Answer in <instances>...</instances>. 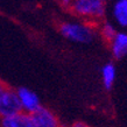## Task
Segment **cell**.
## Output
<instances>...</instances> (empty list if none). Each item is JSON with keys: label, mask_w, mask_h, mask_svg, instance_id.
I'll return each instance as SVG.
<instances>
[{"label": "cell", "mask_w": 127, "mask_h": 127, "mask_svg": "<svg viewBox=\"0 0 127 127\" xmlns=\"http://www.w3.org/2000/svg\"><path fill=\"white\" fill-rule=\"evenodd\" d=\"M58 32L66 40L82 44L91 43L98 35L97 26L82 20L62 21L58 25Z\"/></svg>", "instance_id": "obj_1"}, {"label": "cell", "mask_w": 127, "mask_h": 127, "mask_svg": "<svg viewBox=\"0 0 127 127\" xmlns=\"http://www.w3.org/2000/svg\"><path fill=\"white\" fill-rule=\"evenodd\" d=\"M106 4L101 0H73L69 12L78 20L98 26L105 20Z\"/></svg>", "instance_id": "obj_2"}, {"label": "cell", "mask_w": 127, "mask_h": 127, "mask_svg": "<svg viewBox=\"0 0 127 127\" xmlns=\"http://www.w3.org/2000/svg\"><path fill=\"white\" fill-rule=\"evenodd\" d=\"M22 112L18 98L16 89L6 86L0 91V119Z\"/></svg>", "instance_id": "obj_3"}, {"label": "cell", "mask_w": 127, "mask_h": 127, "mask_svg": "<svg viewBox=\"0 0 127 127\" xmlns=\"http://www.w3.org/2000/svg\"><path fill=\"white\" fill-rule=\"evenodd\" d=\"M16 93H18V98H19L22 112L27 113L29 116L35 113L42 106L40 97L31 89L22 86V88L16 89Z\"/></svg>", "instance_id": "obj_4"}, {"label": "cell", "mask_w": 127, "mask_h": 127, "mask_svg": "<svg viewBox=\"0 0 127 127\" xmlns=\"http://www.w3.org/2000/svg\"><path fill=\"white\" fill-rule=\"evenodd\" d=\"M33 127H63L61 120L49 107L41 106L37 111L31 114Z\"/></svg>", "instance_id": "obj_5"}, {"label": "cell", "mask_w": 127, "mask_h": 127, "mask_svg": "<svg viewBox=\"0 0 127 127\" xmlns=\"http://www.w3.org/2000/svg\"><path fill=\"white\" fill-rule=\"evenodd\" d=\"M111 16L119 28H127V0H112Z\"/></svg>", "instance_id": "obj_6"}, {"label": "cell", "mask_w": 127, "mask_h": 127, "mask_svg": "<svg viewBox=\"0 0 127 127\" xmlns=\"http://www.w3.org/2000/svg\"><path fill=\"white\" fill-rule=\"evenodd\" d=\"M108 48L114 60H121L127 55V33L118 31L116 36L108 43Z\"/></svg>", "instance_id": "obj_7"}, {"label": "cell", "mask_w": 127, "mask_h": 127, "mask_svg": "<svg viewBox=\"0 0 127 127\" xmlns=\"http://www.w3.org/2000/svg\"><path fill=\"white\" fill-rule=\"evenodd\" d=\"M0 127H33L32 118L25 112L0 119Z\"/></svg>", "instance_id": "obj_8"}, {"label": "cell", "mask_w": 127, "mask_h": 127, "mask_svg": "<svg viewBox=\"0 0 127 127\" xmlns=\"http://www.w3.org/2000/svg\"><path fill=\"white\" fill-rule=\"evenodd\" d=\"M100 76H101V83L104 85V88L106 90H111L117 77L116 65L113 63H111V62L104 64L101 66V69H100Z\"/></svg>", "instance_id": "obj_9"}, {"label": "cell", "mask_w": 127, "mask_h": 127, "mask_svg": "<svg viewBox=\"0 0 127 127\" xmlns=\"http://www.w3.org/2000/svg\"><path fill=\"white\" fill-rule=\"evenodd\" d=\"M97 29H98V35L107 44L111 42L112 39L118 33V29H117L116 25L113 22H111V21H108V20H104L101 23H99L97 26Z\"/></svg>", "instance_id": "obj_10"}, {"label": "cell", "mask_w": 127, "mask_h": 127, "mask_svg": "<svg viewBox=\"0 0 127 127\" xmlns=\"http://www.w3.org/2000/svg\"><path fill=\"white\" fill-rule=\"evenodd\" d=\"M72 1L73 0H58V4L61 5L62 8H64L66 11H69L71 5H72Z\"/></svg>", "instance_id": "obj_11"}, {"label": "cell", "mask_w": 127, "mask_h": 127, "mask_svg": "<svg viewBox=\"0 0 127 127\" xmlns=\"http://www.w3.org/2000/svg\"><path fill=\"white\" fill-rule=\"evenodd\" d=\"M66 127H91V126L88 125L86 123H84V121H76V123H72L71 125H69Z\"/></svg>", "instance_id": "obj_12"}, {"label": "cell", "mask_w": 127, "mask_h": 127, "mask_svg": "<svg viewBox=\"0 0 127 127\" xmlns=\"http://www.w3.org/2000/svg\"><path fill=\"white\" fill-rule=\"evenodd\" d=\"M103 2H105V4H107V2H110V1H112V0H101Z\"/></svg>", "instance_id": "obj_13"}]
</instances>
